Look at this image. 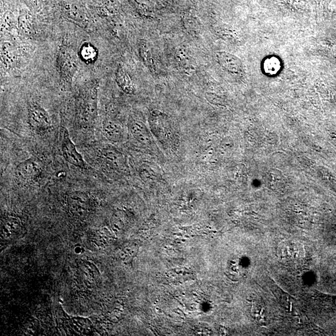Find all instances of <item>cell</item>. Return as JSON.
Returning a JSON list of instances; mask_svg holds the SVG:
<instances>
[{
  "label": "cell",
  "mask_w": 336,
  "mask_h": 336,
  "mask_svg": "<svg viewBox=\"0 0 336 336\" xmlns=\"http://www.w3.org/2000/svg\"><path fill=\"white\" fill-rule=\"evenodd\" d=\"M149 123L152 132L161 144L176 148L179 143V135L167 115L160 110L153 111L150 114Z\"/></svg>",
  "instance_id": "1"
},
{
  "label": "cell",
  "mask_w": 336,
  "mask_h": 336,
  "mask_svg": "<svg viewBox=\"0 0 336 336\" xmlns=\"http://www.w3.org/2000/svg\"><path fill=\"white\" fill-rule=\"evenodd\" d=\"M98 80L85 84L78 97V116L84 124H91L97 116Z\"/></svg>",
  "instance_id": "2"
},
{
  "label": "cell",
  "mask_w": 336,
  "mask_h": 336,
  "mask_svg": "<svg viewBox=\"0 0 336 336\" xmlns=\"http://www.w3.org/2000/svg\"><path fill=\"white\" fill-rule=\"evenodd\" d=\"M57 67L62 90L69 91L79 67L78 56L72 48L61 46L57 54Z\"/></svg>",
  "instance_id": "3"
},
{
  "label": "cell",
  "mask_w": 336,
  "mask_h": 336,
  "mask_svg": "<svg viewBox=\"0 0 336 336\" xmlns=\"http://www.w3.org/2000/svg\"><path fill=\"white\" fill-rule=\"evenodd\" d=\"M42 164L34 158L22 161L16 166V179L21 184H32L39 181L43 176Z\"/></svg>",
  "instance_id": "4"
},
{
  "label": "cell",
  "mask_w": 336,
  "mask_h": 336,
  "mask_svg": "<svg viewBox=\"0 0 336 336\" xmlns=\"http://www.w3.org/2000/svg\"><path fill=\"white\" fill-rule=\"evenodd\" d=\"M28 117L30 128L38 135H45L52 128V121L48 112L37 103L29 105Z\"/></svg>",
  "instance_id": "5"
},
{
  "label": "cell",
  "mask_w": 336,
  "mask_h": 336,
  "mask_svg": "<svg viewBox=\"0 0 336 336\" xmlns=\"http://www.w3.org/2000/svg\"><path fill=\"white\" fill-rule=\"evenodd\" d=\"M61 142L62 155L67 163L82 170L88 169L86 161L71 140L69 132L63 127L61 128Z\"/></svg>",
  "instance_id": "6"
},
{
  "label": "cell",
  "mask_w": 336,
  "mask_h": 336,
  "mask_svg": "<svg viewBox=\"0 0 336 336\" xmlns=\"http://www.w3.org/2000/svg\"><path fill=\"white\" fill-rule=\"evenodd\" d=\"M98 159L105 168L110 171L122 172L126 165L124 155L116 147L110 145L100 148L98 152Z\"/></svg>",
  "instance_id": "7"
},
{
  "label": "cell",
  "mask_w": 336,
  "mask_h": 336,
  "mask_svg": "<svg viewBox=\"0 0 336 336\" xmlns=\"http://www.w3.org/2000/svg\"><path fill=\"white\" fill-rule=\"evenodd\" d=\"M102 133L108 140L113 143H119L124 140V128L116 120L106 119L103 123Z\"/></svg>",
  "instance_id": "8"
},
{
  "label": "cell",
  "mask_w": 336,
  "mask_h": 336,
  "mask_svg": "<svg viewBox=\"0 0 336 336\" xmlns=\"http://www.w3.org/2000/svg\"><path fill=\"white\" fill-rule=\"evenodd\" d=\"M217 59L218 63L229 72L236 73L243 72V65L238 57L226 52H219L217 54Z\"/></svg>",
  "instance_id": "9"
},
{
  "label": "cell",
  "mask_w": 336,
  "mask_h": 336,
  "mask_svg": "<svg viewBox=\"0 0 336 336\" xmlns=\"http://www.w3.org/2000/svg\"><path fill=\"white\" fill-rule=\"evenodd\" d=\"M129 130L132 136L141 144H147L151 142V136L146 125L139 120H132L129 123Z\"/></svg>",
  "instance_id": "10"
},
{
  "label": "cell",
  "mask_w": 336,
  "mask_h": 336,
  "mask_svg": "<svg viewBox=\"0 0 336 336\" xmlns=\"http://www.w3.org/2000/svg\"><path fill=\"white\" fill-rule=\"evenodd\" d=\"M69 204L72 211L83 215L88 207V197L83 193H72L69 197Z\"/></svg>",
  "instance_id": "11"
},
{
  "label": "cell",
  "mask_w": 336,
  "mask_h": 336,
  "mask_svg": "<svg viewBox=\"0 0 336 336\" xmlns=\"http://www.w3.org/2000/svg\"><path fill=\"white\" fill-rule=\"evenodd\" d=\"M116 80L119 86L127 94H135V88L129 75L124 68L119 67L116 73Z\"/></svg>",
  "instance_id": "12"
},
{
  "label": "cell",
  "mask_w": 336,
  "mask_h": 336,
  "mask_svg": "<svg viewBox=\"0 0 336 336\" xmlns=\"http://www.w3.org/2000/svg\"><path fill=\"white\" fill-rule=\"evenodd\" d=\"M79 56L83 61L86 63H92L97 58L98 53L97 49L89 43H85L82 46Z\"/></svg>",
  "instance_id": "13"
},
{
  "label": "cell",
  "mask_w": 336,
  "mask_h": 336,
  "mask_svg": "<svg viewBox=\"0 0 336 336\" xmlns=\"http://www.w3.org/2000/svg\"><path fill=\"white\" fill-rule=\"evenodd\" d=\"M281 251V255L283 257L286 258L300 257L302 254L300 252V247L298 244H289V243H284L280 246Z\"/></svg>",
  "instance_id": "14"
},
{
  "label": "cell",
  "mask_w": 336,
  "mask_h": 336,
  "mask_svg": "<svg viewBox=\"0 0 336 336\" xmlns=\"http://www.w3.org/2000/svg\"><path fill=\"white\" fill-rule=\"evenodd\" d=\"M140 54L142 61L144 65L150 70L154 69V62H153L151 52L147 46L146 41L141 40L140 42Z\"/></svg>",
  "instance_id": "15"
},
{
  "label": "cell",
  "mask_w": 336,
  "mask_h": 336,
  "mask_svg": "<svg viewBox=\"0 0 336 336\" xmlns=\"http://www.w3.org/2000/svg\"><path fill=\"white\" fill-rule=\"evenodd\" d=\"M140 174L144 180H155L158 177V174L155 169L148 165H143L140 169Z\"/></svg>",
  "instance_id": "16"
},
{
  "label": "cell",
  "mask_w": 336,
  "mask_h": 336,
  "mask_svg": "<svg viewBox=\"0 0 336 336\" xmlns=\"http://www.w3.org/2000/svg\"><path fill=\"white\" fill-rule=\"evenodd\" d=\"M264 69L269 74H274L280 69V61L277 59H268L264 64Z\"/></svg>",
  "instance_id": "17"
}]
</instances>
